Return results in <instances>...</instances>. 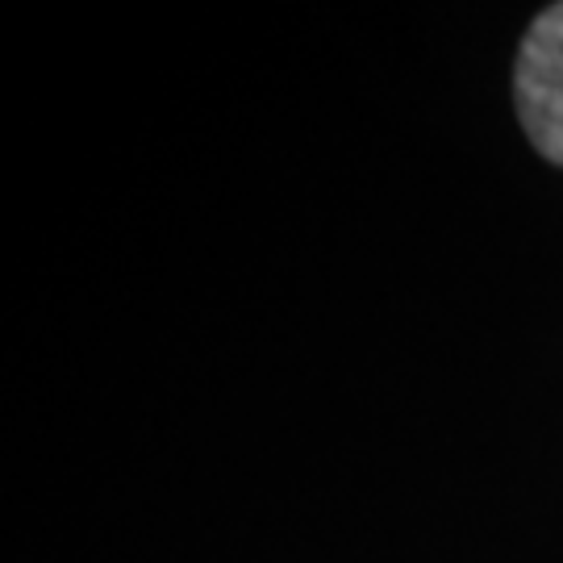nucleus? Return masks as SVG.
<instances>
[{
    "label": "nucleus",
    "instance_id": "nucleus-1",
    "mask_svg": "<svg viewBox=\"0 0 563 563\" xmlns=\"http://www.w3.org/2000/svg\"><path fill=\"white\" fill-rule=\"evenodd\" d=\"M514 101L534 151L563 163V4L543 9L522 38L514 67Z\"/></svg>",
    "mask_w": 563,
    "mask_h": 563
}]
</instances>
